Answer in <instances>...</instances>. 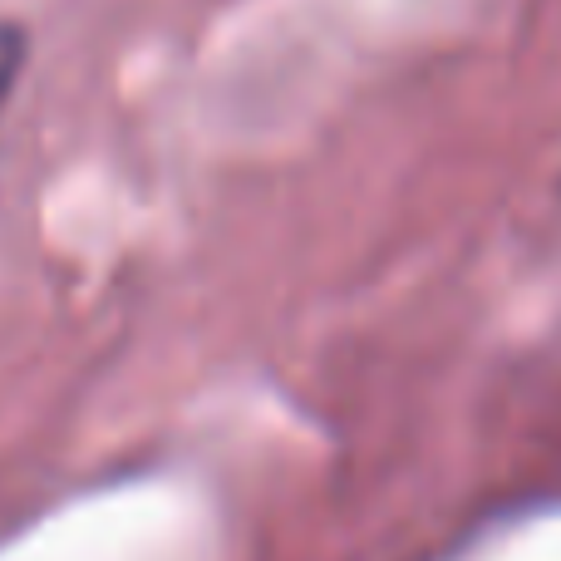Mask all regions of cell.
<instances>
[{"instance_id":"6da1fadb","label":"cell","mask_w":561,"mask_h":561,"mask_svg":"<svg viewBox=\"0 0 561 561\" xmlns=\"http://www.w3.org/2000/svg\"><path fill=\"white\" fill-rule=\"evenodd\" d=\"M20 59H25V35L15 25H0V108H5V94L20 75Z\"/></svg>"}]
</instances>
